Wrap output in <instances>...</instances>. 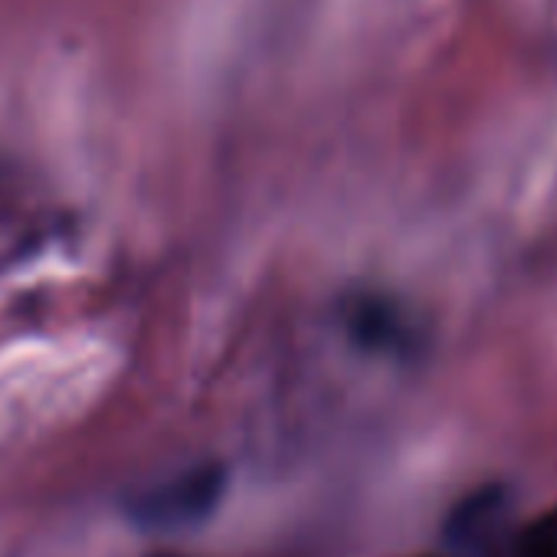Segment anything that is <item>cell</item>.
<instances>
[{
  "label": "cell",
  "instance_id": "cell-1",
  "mask_svg": "<svg viewBox=\"0 0 557 557\" xmlns=\"http://www.w3.org/2000/svg\"><path fill=\"white\" fill-rule=\"evenodd\" d=\"M223 488H226L223 466L216 462L194 466L135 495L128 502V515L132 521L151 531H181L203 521L220 505Z\"/></svg>",
  "mask_w": 557,
  "mask_h": 557
},
{
  "label": "cell",
  "instance_id": "cell-2",
  "mask_svg": "<svg viewBox=\"0 0 557 557\" xmlns=\"http://www.w3.org/2000/svg\"><path fill=\"white\" fill-rule=\"evenodd\" d=\"M348 332L358 345L371 351H397L407 342V329L397 306L377 296H364L348 309Z\"/></svg>",
  "mask_w": 557,
  "mask_h": 557
},
{
  "label": "cell",
  "instance_id": "cell-3",
  "mask_svg": "<svg viewBox=\"0 0 557 557\" xmlns=\"http://www.w3.org/2000/svg\"><path fill=\"white\" fill-rule=\"evenodd\" d=\"M521 557H557V508L547 511L521 544Z\"/></svg>",
  "mask_w": 557,
  "mask_h": 557
}]
</instances>
